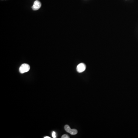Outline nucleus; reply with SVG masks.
I'll list each match as a JSON object with an SVG mask.
<instances>
[{"mask_svg":"<svg viewBox=\"0 0 138 138\" xmlns=\"http://www.w3.org/2000/svg\"><path fill=\"white\" fill-rule=\"evenodd\" d=\"M44 138H50V137H48V136H46L45 137H44Z\"/></svg>","mask_w":138,"mask_h":138,"instance_id":"0eeeda50","label":"nucleus"},{"mask_svg":"<svg viewBox=\"0 0 138 138\" xmlns=\"http://www.w3.org/2000/svg\"><path fill=\"white\" fill-rule=\"evenodd\" d=\"M52 137H53V138H56L57 137H56V132H54V131L53 132H52Z\"/></svg>","mask_w":138,"mask_h":138,"instance_id":"39448f33","label":"nucleus"},{"mask_svg":"<svg viewBox=\"0 0 138 138\" xmlns=\"http://www.w3.org/2000/svg\"><path fill=\"white\" fill-rule=\"evenodd\" d=\"M86 69V65L83 63H81L77 65V71L78 73H82L85 71Z\"/></svg>","mask_w":138,"mask_h":138,"instance_id":"7ed1b4c3","label":"nucleus"},{"mask_svg":"<svg viewBox=\"0 0 138 138\" xmlns=\"http://www.w3.org/2000/svg\"><path fill=\"white\" fill-rule=\"evenodd\" d=\"M41 3L38 0H37L34 2L33 5L32 7V8L33 10H38L41 7Z\"/></svg>","mask_w":138,"mask_h":138,"instance_id":"20e7f679","label":"nucleus"},{"mask_svg":"<svg viewBox=\"0 0 138 138\" xmlns=\"http://www.w3.org/2000/svg\"><path fill=\"white\" fill-rule=\"evenodd\" d=\"M30 69V66L27 64H23L20 66L19 68V71L21 73H25L29 71Z\"/></svg>","mask_w":138,"mask_h":138,"instance_id":"f257e3e1","label":"nucleus"},{"mask_svg":"<svg viewBox=\"0 0 138 138\" xmlns=\"http://www.w3.org/2000/svg\"><path fill=\"white\" fill-rule=\"evenodd\" d=\"M65 129L66 132L69 133L71 135H76L77 133V130L75 129H72L70 128V127L68 125H66L65 126Z\"/></svg>","mask_w":138,"mask_h":138,"instance_id":"f03ea898","label":"nucleus"},{"mask_svg":"<svg viewBox=\"0 0 138 138\" xmlns=\"http://www.w3.org/2000/svg\"><path fill=\"white\" fill-rule=\"evenodd\" d=\"M61 138H69V137L68 135H66V134H65V135H62V137H61Z\"/></svg>","mask_w":138,"mask_h":138,"instance_id":"423d86ee","label":"nucleus"}]
</instances>
